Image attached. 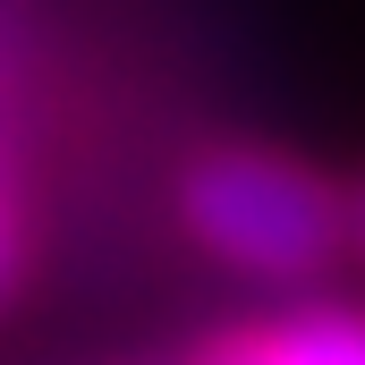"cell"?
I'll return each mask as SVG.
<instances>
[{
  "label": "cell",
  "mask_w": 365,
  "mask_h": 365,
  "mask_svg": "<svg viewBox=\"0 0 365 365\" xmlns=\"http://www.w3.org/2000/svg\"><path fill=\"white\" fill-rule=\"evenodd\" d=\"M179 221L238 272L306 280L349 247V195L264 145H221L179 179Z\"/></svg>",
  "instance_id": "6da1fadb"
},
{
  "label": "cell",
  "mask_w": 365,
  "mask_h": 365,
  "mask_svg": "<svg viewBox=\"0 0 365 365\" xmlns=\"http://www.w3.org/2000/svg\"><path fill=\"white\" fill-rule=\"evenodd\" d=\"M204 365H365V323L357 314H297V323L212 349Z\"/></svg>",
  "instance_id": "7a4b0ae2"
},
{
  "label": "cell",
  "mask_w": 365,
  "mask_h": 365,
  "mask_svg": "<svg viewBox=\"0 0 365 365\" xmlns=\"http://www.w3.org/2000/svg\"><path fill=\"white\" fill-rule=\"evenodd\" d=\"M349 247H357V255H365V187H357V195H349Z\"/></svg>",
  "instance_id": "3957f363"
}]
</instances>
